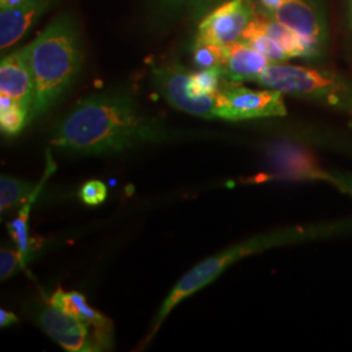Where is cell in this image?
I'll use <instances>...</instances> for the list:
<instances>
[{
    "mask_svg": "<svg viewBox=\"0 0 352 352\" xmlns=\"http://www.w3.org/2000/svg\"><path fill=\"white\" fill-rule=\"evenodd\" d=\"M164 138V128L129 97L106 94L78 102L56 126L51 144L72 153L103 154Z\"/></svg>",
    "mask_w": 352,
    "mask_h": 352,
    "instance_id": "1",
    "label": "cell"
},
{
    "mask_svg": "<svg viewBox=\"0 0 352 352\" xmlns=\"http://www.w3.org/2000/svg\"><path fill=\"white\" fill-rule=\"evenodd\" d=\"M25 49L34 82L29 119H34L49 111L74 84L82 65V51L68 16L54 20Z\"/></svg>",
    "mask_w": 352,
    "mask_h": 352,
    "instance_id": "2",
    "label": "cell"
},
{
    "mask_svg": "<svg viewBox=\"0 0 352 352\" xmlns=\"http://www.w3.org/2000/svg\"><path fill=\"white\" fill-rule=\"evenodd\" d=\"M352 231V221H338L329 223H316L307 226H296L278 230L274 232L263 234L245 240L240 244H235L226 251L221 252L212 256L202 263L190 269L186 276L180 278V280L171 289L168 296L162 302V307L157 315L154 327L151 330L149 340L157 333V330L162 325L164 318L175 308L176 305L186 298L193 295L202 287L212 283L215 278L219 277L228 266L235 264L241 258L250 256L252 253L266 251L274 247L295 244L302 241L324 239L334 235H340L344 232Z\"/></svg>",
    "mask_w": 352,
    "mask_h": 352,
    "instance_id": "3",
    "label": "cell"
},
{
    "mask_svg": "<svg viewBox=\"0 0 352 352\" xmlns=\"http://www.w3.org/2000/svg\"><path fill=\"white\" fill-rule=\"evenodd\" d=\"M256 82L265 88L321 102L352 113V84L333 72L272 63L256 78Z\"/></svg>",
    "mask_w": 352,
    "mask_h": 352,
    "instance_id": "4",
    "label": "cell"
},
{
    "mask_svg": "<svg viewBox=\"0 0 352 352\" xmlns=\"http://www.w3.org/2000/svg\"><path fill=\"white\" fill-rule=\"evenodd\" d=\"M217 113L218 119L238 122L285 116L287 110L282 91L274 89L252 90L225 77L217 93Z\"/></svg>",
    "mask_w": 352,
    "mask_h": 352,
    "instance_id": "5",
    "label": "cell"
},
{
    "mask_svg": "<svg viewBox=\"0 0 352 352\" xmlns=\"http://www.w3.org/2000/svg\"><path fill=\"white\" fill-rule=\"evenodd\" d=\"M153 78L164 100L177 110L206 119H218L217 94L193 98L189 94L190 74L179 64H164L153 68Z\"/></svg>",
    "mask_w": 352,
    "mask_h": 352,
    "instance_id": "6",
    "label": "cell"
},
{
    "mask_svg": "<svg viewBox=\"0 0 352 352\" xmlns=\"http://www.w3.org/2000/svg\"><path fill=\"white\" fill-rule=\"evenodd\" d=\"M254 7L250 0H230L209 13L199 26V42L219 46L238 42L251 23Z\"/></svg>",
    "mask_w": 352,
    "mask_h": 352,
    "instance_id": "7",
    "label": "cell"
},
{
    "mask_svg": "<svg viewBox=\"0 0 352 352\" xmlns=\"http://www.w3.org/2000/svg\"><path fill=\"white\" fill-rule=\"evenodd\" d=\"M41 327L69 352L101 351L91 329L75 316L49 304L38 314Z\"/></svg>",
    "mask_w": 352,
    "mask_h": 352,
    "instance_id": "8",
    "label": "cell"
},
{
    "mask_svg": "<svg viewBox=\"0 0 352 352\" xmlns=\"http://www.w3.org/2000/svg\"><path fill=\"white\" fill-rule=\"evenodd\" d=\"M0 94L7 96L24 106L30 115L34 100V82L25 47L1 59Z\"/></svg>",
    "mask_w": 352,
    "mask_h": 352,
    "instance_id": "9",
    "label": "cell"
},
{
    "mask_svg": "<svg viewBox=\"0 0 352 352\" xmlns=\"http://www.w3.org/2000/svg\"><path fill=\"white\" fill-rule=\"evenodd\" d=\"M50 302L56 308L62 309L68 315L75 316L85 322L93 331V336L97 340L101 350L110 349L113 342V322L101 312L93 309L85 300L84 295L76 291L65 292L58 289L51 296Z\"/></svg>",
    "mask_w": 352,
    "mask_h": 352,
    "instance_id": "10",
    "label": "cell"
},
{
    "mask_svg": "<svg viewBox=\"0 0 352 352\" xmlns=\"http://www.w3.org/2000/svg\"><path fill=\"white\" fill-rule=\"evenodd\" d=\"M52 0H26L0 12V47L4 51L25 36L29 28L45 12Z\"/></svg>",
    "mask_w": 352,
    "mask_h": 352,
    "instance_id": "11",
    "label": "cell"
},
{
    "mask_svg": "<svg viewBox=\"0 0 352 352\" xmlns=\"http://www.w3.org/2000/svg\"><path fill=\"white\" fill-rule=\"evenodd\" d=\"M272 62L251 46L238 41L225 46L222 71L231 81H256L265 68Z\"/></svg>",
    "mask_w": 352,
    "mask_h": 352,
    "instance_id": "12",
    "label": "cell"
},
{
    "mask_svg": "<svg viewBox=\"0 0 352 352\" xmlns=\"http://www.w3.org/2000/svg\"><path fill=\"white\" fill-rule=\"evenodd\" d=\"M272 16L300 37L318 43L324 42L325 28L315 8L304 0H289L277 8Z\"/></svg>",
    "mask_w": 352,
    "mask_h": 352,
    "instance_id": "13",
    "label": "cell"
},
{
    "mask_svg": "<svg viewBox=\"0 0 352 352\" xmlns=\"http://www.w3.org/2000/svg\"><path fill=\"white\" fill-rule=\"evenodd\" d=\"M251 23L260 30H263L266 36L273 38L278 45L286 51L289 58H307V51L302 43V38L287 26L279 23L273 16L254 11Z\"/></svg>",
    "mask_w": 352,
    "mask_h": 352,
    "instance_id": "14",
    "label": "cell"
},
{
    "mask_svg": "<svg viewBox=\"0 0 352 352\" xmlns=\"http://www.w3.org/2000/svg\"><path fill=\"white\" fill-rule=\"evenodd\" d=\"M240 41L251 46L252 49L261 52L272 63H280L289 58L286 51L283 50L273 38L266 36L263 30H260L252 23H250L243 32Z\"/></svg>",
    "mask_w": 352,
    "mask_h": 352,
    "instance_id": "15",
    "label": "cell"
},
{
    "mask_svg": "<svg viewBox=\"0 0 352 352\" xmlns=\"http://www.w3.org/2000/svg\"><path fill=\"white\" fill-rule=\"evenodd\" d=\"M52 170H54V166L49 167V171H47L46 176L50 175L51 173H52ZM46 176L41 180V183L38 184V187H36L34 192L29 196V199L26 200L25 205H24V208L21 209L19 217L8 226L13 240H14L16 244H17L19 252L21 253V256H23L25 260L26 256L29 254V251H30V243H29V236H28V218H29V213H30V208H32L34 200L37 199L38 193H39V190L42 188L43 183H45Z\"/></svg>",
    "mask_w": 352,
    "mask_h": 352,
    "instance_id": "16",
    "label": "cell"
},
{
    "mask_svg": "<svg viewBox=\"0 0 352 352\" xmlns=\"http://www.w3.org/2000/svg\"><path fill=\"white\" fill-rule=\"evenodd\" d=\"M29 119V110L12 98L0 94V126L3 133H19Z\"/></svg>",
    "mask_w": 352,
    "mask_h": 352,
    "instance_id": "17",
    "label": "cell"
},
{
    "mask_svg": "<svg viewBox=\"0 0 352 352\" xmlns=\"http://www.w3.org/2000/svg\"><path fill=\"white\" fill-rule=\"evenodd\" d=\"M36 187L24 180L1 176L0 177V210L1 213L12 209L20 202L26 201L29 196L34 192Z\"/></svg>",
    "mask_w": 352,
    "mask_h": 352,
    "instance_id": "18",
    "label": "cell"
},
{
    "mask_svg": "<svg viewBox=\"0 0 352 352\" xmlns=\"http://www.w3.org/2000/svg\"><path fill=\"white\" fill-rule=\"evenodd\" d=\"M225 78L221 65L204 68L201 72L190 74L189 78V94L193 98H202L206 96H214L218 93L222 80Z\"/></svg>",
    "mask_w": 352,
    "mask_h": 352,
    "instance_id": "19",
    "label": "cell"
},
{
    "mask_svg": "<svg viewBox=\"0 0 352 352\" xmlns=\"http://www.w3.org/2000/svg\"><path fill=\"white\" fill-rule=\"evenodd\" d=\"M223 55L225 46L197 41L193 50V60L199 67L210 68L215 65H222Z\"/></svg>",
    "mask_w": 352,
    "mask_h": 352,
    "instance_id": "20",
    "label": "cell"
},
{
    "mask_svg": "<svg viewBox=\"0 0 352 352\" xmlns=\"http://www.w3.org/2000/svg\"><path fill=\"white\" fill-rule=\"evenodd\" d=\"M78 196L85 204L96 206L106 200L107 188L100 180H89L80 189Z\"/></svg>",
    "mask_w": 352,
    "mask_h": 352,
    "instance_id": "21",
    "label": "cell"
},
{
    "mask_svg": "<svg viewBox=\"0 0 352 352\" xmlns=\"http://www.w3.org/2000/svg\"><path fill=\"white\" fill-rule=\"evenodd\" d=\"M316 180H322L333 184L336 188L340 189V192L347 193L352 197V174H346V173H330L325 170H318V174Z\"/></svg>",
    "mask_w": 352,
    "mask_h": 352,
    "instance_id": "22",
    "label": "cell"
},
{
    "mask_svg": "<svg viewBox=\"0 0 352 352\" xmlns=\"http://www.w3.org/2000/svg\"><path fill=\"white\" fill-rule=\"evenodd\" d=\"M26 260L21 256L20 252L1 250L0 252V277L1 280L11 277L17 270L20 265L24 264Z\"/></svg>",
    "mask_w": 352,
    "mask_h": 352,
    "instance_id": "23",
    "label": "cell"
},
{
    "mask_svg": "<svg viewBox=\"0 0 352 352\" xmlns=\"http://www.w3.org/2000/svg\"><path fill=\"white\" fill-rule=\"evenodd\" d=\"M17 322H19V320H17L16 316L11 314V312H8V311H6V309H0V327H11V325L17 324Z\"/></svg>",
    "mask_w": 352,
    "mask_h": 352,
    "instance_id": "24",
    "label": "cell"
},
{
    "mask_svg": "<svg viewBox=\"0 0 352 352\" xmlns=\"http://www.w3.org/2000/svg\"><path fill=\"white\" fill-rule=\"evenodd\" d=\"M286 1H289V0H260V3L263 4L265 11L270 13L274 12L277 8H279Z\"/></svg>",
    "mask_w": 352,
    "mask_h": 352,
    "instance_id": "25",
    "label": "cell"
},
{
    "mask_svg": "<svg viewBox=\"0 0 352 352\" xmlns=\"http://www.w3.org/2000/svg\"><path fill=\"white\" fill-rule=\"evenodd\" d=\"M26 0H0V6L1 8H12L19 4L25 3Z\"/></svg>",
    "mask_w": 352,
    "mask_h": 352,
    "instance_id": "26",
    "label": "cell"
}]
</instances>
